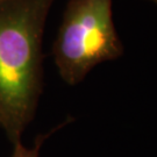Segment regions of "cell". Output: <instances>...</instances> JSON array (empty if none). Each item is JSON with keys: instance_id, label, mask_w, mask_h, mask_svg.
I'll use <instances>...</instances> for the list:
<instances>
[{"instance_id": "2", "label": "cell", "mask_w": 157, "mask_h": 157, "mask_svg": "<svg viewBox=\"0 0 157 157\" xmlns=\"http://www.w3.org/2000/svg\"><path fill=\"white\" fill-rule=\"evenodd\" d=\"M112 4L113 0H67L52 45L57 71L67 85L79 84L93 67L124 55Z\"/></svg>"}, {"instance_id": "4", "label": "cell", "mask_w": 157, "mask_h": 157, "mask_svg": "<svg viewBox=\"0 0 157 157\" xmlns=\"http://www.w3.org/2000/svg\"><path fill=\"white\" fill-rule=\"evenodd\" d=\"M149 1H152V2H155V4H157V0H149Z\"/></svg>"}, {"instance_id": "1", "label": "cell", "mask_w": 157, "mask_h": 157, "mask_svg": "<svg viewBox=\"0 0 157 157\" xmlns=\"http://www.w3.org/2000/svg\"><path fill=\"white\" fill-rule=\"evenodd\" d=\"M55 0H0V128L11 143L33 121L43 91L42 41Z\"/></svg>"}, {"instance_id": "3", "label": "cell", "mask_w": 157, "mask_h": 157, "mask_svg": "<svg viewBox=\"0 0 157 157\" xmlns=\"http://www.w3.org/2000/svg\"><path fill=\"white\" fill-rule=\"evenodd\" d=\"M67 122H69V121H64V122L59 124L58 127L51 129L50 132L44 133V134H42V135H39V136L35 139V142H34V144L32 147H26L22 143L21 140L15 141L14 143H12V144H13V150H12L11 157H40L41 148L43 146V143L47 141V139H48L51 134H54L57 129L62 128L63 126H65Z\"/></svg>"}]
</instances>
